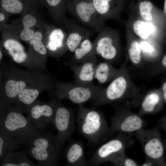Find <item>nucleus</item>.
Returning a JSON list of instances; mask_svg holds the SVG:
<instances>
[{"label": "nucleus", "mask_w": 166, "mask_h": 166, "mask_svg": "<svg viewBox=\"0 0 166 166\" xmlns=\"http://www.w3.org/2000/svg\"><path fill=\"white\" fill-rule=\"evenodd\" d=\"M146 124L138 113L132 112L127 107H120L111 118L110 135L117 132L132 135L143 128Z\"/></svg>", "instance_id": "obj_12"}, {"label": "nucleus", "mask_w": 166, "mask_h": 166, "mask_svg": "<svg viewBox=\"0 0 166 166\" xmlns=\"http://www.w3.org/2000/svg\"><path fill=\"white\" fill-rule=\"evenodd\" d=\"M25 151L9 153L0 163V166H34V164L28 157Z\"/></svg>", "instance_id": "obj_29"}, {"label": "nucleus", "mask_w": 166, "mask_h": 166, "mask_svg": "<svg viewBox=\"0 0 166 166\" xmlns=\"http://www.w3.org/2000/svg\"><path fill=\"white\" fill-rule=\"evenodd\" d=\"M2 56H3V54H2V51L0 50V61L2 60Z\"/></svg>", "instance_id": "obj_41"}, {"label": "nucleus", "mask_w": 166, "mask_h": 166, "mask_svg": "<svg viewBox=\"0 0 166 166\" xmlns=\"http://www.w3.org/2000/svg\"><path fill=\"white\" fill-rule=\"evenodd\" d=\"M93 5L97 12L104 21L114 19L118 21L121 20L126 0H92Z\"/></svg>", "instance_id": "obj_17"}, {"label": "nucleus", "mask_w": 166, "mask_h": 166, "mask_svg": "<svg viewBox=\"0 0 166 166\" xmlns=\"http://www.w3.org/2000/svg\"><path fill=\"white\" fill-rule=\"evenodd\" d=\"M138 113L141 116L156 113L162 109L164 106L160 88L149 91L142 96L140 102Z\"/></svg>", "instance_id": "obj_19"}, {"label": "nucleus", "mask_w": 166, "mask_h": 166, "mask_svg": "<svg viewBox=\"0 0 166 166\" xmlns=\"http://www.w3.org/2000/svg\"><path fill=\"white\" fill-rule=\"evenodd\" d=\"M3 47L15 62L31 69L28 56L23 46L20 42L14 39H8L4 41Z\"/></svg>", "instance_id": "obj_23"}, {"label": "nucleus", "mask_w": 166, "mask_h": 166, "mask_svg": "<svg viewBox=\"0 0 166 166\" xmlns=\"http://www.w3.org/2000/svg\"><path fill=\"white\" fill-rule=\"evenodd\" d=\"M1 64L0 113L6 110L19 93L45 70H24L11 63Z\"/></svg>", "instance_id": "obj_1"}, {"label": "nucleus", "mask_w": 166, "mask_h": 166, "mask_svg": "<svg viewBox=\"0 0 166 166\" xmlns=\"http://www.w3.org/2000/svg\"><path fill=\"white\" fill-rule=\"evenodd\" d=\"M22 22L24 28L20 34V38L23 41H29L32 38L34 33L30 28L36 24V20L32 15L27 14L23 17Z\"/></svg>", "instance_id": "obj_31"}, {"label": "nucleus", "mask_w": 166, "mask_h": 166, "mask_svg": "<svg viewBox=\"0 0 166 166\" xmlns=\"http://www.w3.org/2000/svg\"><path fill=\"white\" fill-rule=\"evenodd\" d=\"M73 53L71 65L79 64L95 55L93 42L89 38L84 39L76 48Z\"/></svg>", "instance_id": "obj_28"}, {"label": "nucleus", "mask_w": 166, "mask_h": 166, "mask_svg": "<svg viewBox=\"0 0 166 166\" xmlns=\"http://www.w3.org/2000/svg\"><path fill=\"white\" fill-rule=\"evenodd\" d=\"M142 166H157L155 163L152 160L146 158L145 161L141 165Z\"/></svg>", "instance_id": "obj_38"}, {"label": "nucleus", "mask_w": 166, "mask_h": 166, "mask_svg": "<svg viewBox=\"0 0 166 166\" xmlns=\"http://www.w3.org/2000/svg\"><path fill=\"white\" fill-rule=\"evenodd\" d=\"M55 78L45 70L21 91L13 101L11 105L23 113L34 103L43 91L53 89Z\"/></svg>", "instance_id": "obj_7"}, {"label": "nucleus", "mask_w": 166, "mask_h": 166, "mask_svg": "<svg viewBox=\"0 0 166 166\" xmlns=\"http://www.w3.org/2000/svg\"><path fill=\"white\" fill-rule=\"evenodd\" d=\"M163 12L166 23V0H164L163 10Z\"/></svg>", "instance_id": "obj_39"}, {"label": "nucleus", "mask_w": 166, "mask_h": 166, "mask_svg": "<svg viewBox=\"0 0 166 166\" xmlns=\"http://www.w3.org/2000/svg\"><path fill=\"white\" fill-rule=\"evenodd\" d=\"M133 134L141 144L146 158L152 160L157 166H165L166 147L157 128L148 129L142 128Z\"/></svg>", "instance_id": "obj_9"}, {"label": "nucleus", "mask_w": 166, "mask_h": 166, "mask_svg": "<svg viewBox=\"0 0 166 166\" xmlns=\"http://www.w3.org/2000/svg\"><path fill=\"white\" fill-rule=\"evenodd\" d=\"M25 145V151L37 161L38 166L58 165L63 147L56 136L42 131Z\"/></svg>", "instance_id": "obj_4"}, {"label": "nucleus", "mask_w": 166, "mask_h": 166, "mask_svg": "<svg viewBox=\"0 0 166 166\" xmlns=\"http://www.w3.org/2000/svg\"><path fill=\"white\" fill-rule=\"evenodd\" d=\"M97 63V57L94 55L79 64L71 65L70 68L74 74V82L83 85L93 84Z\"/></svg>", "instance_id": "obj_18"}, {"label": "nucleus", "mask_w": 166, "mask_h": 166, "mask_svg": "<svg viewBox=\"0 0 166 166\" xmlns=\"http://www.w3.org/2000/svg\"><path fill=\"white\" fill-rule=\"evenodd\" d=\"M126 32L139 39L156 42L163 45L166 38V28L156 23L128 16Z\"/></svg>", "instance_id": "obj_13"}, {"label": "nucleus", "mask_w": 166, "mask_h": 166, "mask_svg": "<svg viewBox=\"0 0 166 166\" xmlns=\"http://www.w3.org/2000/svg\"><path fill=\"white\" fill-rule=\"evenodd\" d=\"M140 43L144 61L154 64L160 59L164 53L163 45L160 43L140 39Z\"/></svg>", "instance_id": "obj_25"}, {"label": "nucleus", "mask_w": 166, "mask_h": 166, "mask_svg": "<svg viewBox=\"0 0 166 166\" xmlns=\"http://www.w3.org/2000/svg\"><path fill=\"white\" fill-rule=\"evenodd\" d=\"M19 140L0 127V161L1 162L9 153L21 147Z\"/></svg>", "instance_id": "obj_27"}, {"label": "nucleus", "mask_w": 166, "mask_h": 166, "mask_svg": "<svg viewBox=\"0 0 166 166\" xmlns=\"http://www.w3.org/2000/svg\"><path fill=\"white\" fill-rule=\"evenodd\" d=\"M42 34L40 32L36 31L34 33L32 38L29 41L36 53L41 56H45L47 51L46 48L42 41Z\"/></svg>", "instance_id": "obj_33"}, {"label": "nucleus", "mask_w": 166, "mask_h": 166, "mask_svg": "<svg viewBox=\"0 0 166 166\" xmlns=\"http://www.w3.org/2000/svg\"><path fill=\"white\" fill-rule=\"evenodd\" d=\"M66 3V9L84 26L98 33L105 26L92 0H69Z\"/></svg>", "instance_id": "obj_10"}, {"label": "nucleus", "mask_w": 166, "mask_h": 166, "mask_svg": "<svg viewBox=\"0 0 166 166\" xmlns=\"http://www.w3.org/2000/svg\"><path fill=\"white\" fill-rule=\"evenodd\" d=\"M121 69L114 67L111 63L104 61L97 63L94 77L100 83L105 84L111 82L118 74Z\"/></svg>", "instance_id": "obj_26"}, {"label": "nucleus", "mask_w": 166, "mask_h": 166, "mask_svg": "<svg viewBox=\"0 0 166 166\" xmlns=\"http://www.w3.org/2000/svg\"><path fill=\"white\" fill-rule=\"evenodd\" d=\"M36 0H1L2 8L8 12L17 14L25 9L34 7Z\"/></svg>", "instance_id": "obj_30"}, {"label": "nucleus", "mask_w": 166, "mask_h": 166, "mask_svg": "<svg viewBox=\"0 0 166 166\" xmlns=\"http://www.w3.org/2000/svg\"><path fill=\"white\" fill-rule=\"evenodd\" d=\"M77 122L79 133L91 144H99L111 136L109 127L100 111L80 105Z\"/></svg>", "instance_id": "obj_3"}, {"label": "nucleus", "mask_w": 166, "mask_h": 166, "mask_svg": "<svg viewBox=\"0 0 166 166\" xmlns=\"http://www.w3.org/2000/svg\"><path fill=\"white\" fill-rule=\"evenodd\" d=\"M65 0V2H66L67 1H68V0Z\"/></svg>", "instance_id": "obj_42"}, {"label": "nucleus", "mask_w": 166, "mask_h": 166, "mask_svg": "<svg viewBox=\"0 0 166 166\" xmlns=\"http://www.w3.org/2000/svg\"><path fill=\"white\" fill-rule=\"evenodd\" d=\"M127 58L136 67H140L144 61L140 48V39L133 35L126 32Z\"/></svg>", "instance_id": "obj_24"}, {"label": "nucleus", "mask_w": 166, "mask_h": 166, "mask_svg": "<svg viewBox=\"0 0 166 166\" xmlns=\"http://www.w3.org/2000/svg\"><path fill=\"white\" fill-rule=\"evenodd\" d=\"M54 111V100L51 99L49 102L35 101L27 108L25 113L28 120L42 130L48 124L52 123Z\"/></svg>", "instance_id": "obj_16"}, {"label": "nucleus", "mask_w": 166, "mask_h": 166, "mask_svg": "<svg viewBox=\"0 0 166 166\" xmlns=\"http://www.w3.org/2000/svg\"><path fill=\"white\" fill-rule=\"evenodd\" d=\"M165 166H166V162Z\"/></svg>", "instance_id": "obj_43"}, {"label": "nucleus", "mask_w": 166, "mask_h": 166, "mask_svg": "<svg viewBox=\"0 0 166 166\" xmlns=\"http://www.w3.org/2000/svg\"><path fill=\"white\" fill-rule=\"evenodd\" d=\"M160 88L164 102L166 104V77L163 80Z\"/></svg>", "instance_id": "obj_36"}, {"label": "nucleus", "mask_w": 166, "mask_h": 166, "mask_svg": "<svg viewBox=\"0 0 166 166\" xmlns=\"http://www.w3.org/2000/svg\"><path fill=\"white\" fill-rule=\"evenodd\" d=\"M65 21L69 31L66 46L68 50L73 53L81 42L86 38H89L93 33L91 30L81 26L75 21Z\"/></svg>", "instance_id": "obj_20"}, {"label": "nucleus", "mask_w": 166, "mask_h": 166, "mask_svg": "<svg viewBox=\"0 0 166 166\" xmlns=\"http://www.w3.org/2000/svg\"><path fill=\"white\" fill-rule=\"evenodd\" d=\"M128 16L159 24L166 28L163 11L149 0H138L130 3Z\"/></svg>", "instance_id": "obj_15"}, {"label": "nucleus", "mask_w": 166, "mask_h": 166, "mask_svg": "<svg viewBox=\"0 0 166 166\" xmlns=\"http://www.w3.org/2000/svg\"><path fill=\"white\" fill-rule=\"evenodd\" d=\"M126 61L118 74L93 100L94 107L127 99H131L134 104L140 103L142 97L140 90L132 81L127 68V58Z\"/></svg>", "instance_id": "obj_2"}, {"label": "nucleus", "mask_w": 166, "mask_h": 166, "mask_svg": "<svg viewBox=\"0 0 166 166\" xmlns=\"http://www.w3.org/2000/svg\"><path fill=\"white\" fill-rule=\"evenodd\" d=\"M54 100V111L52 124L57 132L56 136L63 147L75 131V118L73 109L63 105L61 101Z\"/></svg>", "instance_id": "obj_14"}, {"label": "nucleus", "mask_w": 166, "mask_h": 166, "mask_svg": "<svg viewBox=\"0 0 166 166\" xmlns=\"http://www.w3.org/2000/svg\"><path fill=\"white\" fill-rule=\"evenodd\" d=\"M93 42L96 55L111 63L119 57L122 50L119 31L105 26Z\"/></svg>", "instance_id": "obj_8"}, {"label": "nucleus", "mask_w": 166, "mask_h": 166, "mask_svg": "<svg viewBox=\"0 0 166 166\" xmlns=\"http://www.w3.org/2000/svg\"><path fill=\"white\" fill-rule=\"evenodd\" d=\"M67 36L61 29L54 28L49 36L47 48L55 56L61 55L68 50L66 44Z\"/></svg>", "instance_id": "obj_22"}, {"label": "nucleus", "mask_w": 166, "mask_h": 166, "mask_svg": "<svg viewBox=\"0 0 166 166\" xmlns=\"http://www.w3.org/2000/svg\"><path fill=\"white\" fill-rule=\"evenodd\" d=\"M58 19H64L66 3L65 0H42Z\"/></svg>", "instance_id": "obj_32"}, {"label": "nucleus", "mask_w": 166, "mask_h": 166, "mask_svg": "<svg viewBox=\"0 0 166 166\" xmlns=\"http://www.w3.org/2000/svg\"><path fill=\"white\" fill-rule=\"evenodd\" d=\"M158 126L164 130L166 133V114L160 120Z\"/></svg>", "instance_id": "obj_37"}, {"label": "nucleus", "mask_w": 166, "mask_h": 166, "mask_svg": "<svg viewBox=\"0 0 166 166\" xmlns=\"http://www.w3.org/2000/svg\"><path fill=\"white\" fill-rule=\"evenodd\" d=\"M131 135L119 132L115 138L104 143L96 150L92 156L87 159L88 164L97 165L110 162L132 144L133 140Z\"/></svg>", "instance_id": "obj_11"}, {"label": "nucleus", "mask_w": 166, "mask_h": 166, "mask_svg": "<svg viewBox=\"0 0 166 166\" xmlns=\"http://www.w3.org/2000/svg\"><path fill=\"white\" fill-rule=\"evenodd\" d=\"M69 140V144L64 150L66 165H87V160L85 157L83 143L80 141L73 140L71 138Z\"/></svg>", "instance_id": "obj_21"}, {"label": "nucleus", "mask_w": 166, "mask_h": 166, "mask_svg": "<svg viewBox=\"0 0 166 166\" xmlns=\"http://www.w3.org/2000/svg\"><path fill=\"white\" fill-rule=\"evenodd\" d=\"M153 64L152 71L153 75L166 72V52H164L160 59Z\"/></svg>", "instance_id": "obj_35"}, {"label": "nucleus", "mask_w": 166, "mask_h": 166, "mask_svg": "<svg viewBox=\"0 0 166 166\" xmlns=\"http://www.w3.org/2000/svg\"><path fill=\"white\" fill-rule=\"evenodd\" d=\"M0 127L11 136L26 144L42 130L37 128L23 114L11 105L0 113Z\"/></svg>", "instance_id": "obj_5"}, {"label": "nucleus", "mask_w": 166, "mask_h": 166, "mask_svg": "<svg viewBox=\"0 0 166 166\" xmlns=\"http://www.w3.org/2000/svg\"><path fill=\"white\" fill-rule=\"evenodd\" d=\"M103 88L93 84L81 85L74 81L64 82L55 79L54 88L48 91L51 99L61 101L67 99L80 105L95 99Z\"/></svg>", "instance_id": "obj_6"}, {"label": "nucleus", "mask_w": 166, "mask_h": 166, "mask_svg": "<svg viewBox=\"0 0 166 166\" xmlns=\"http://www.w3.org/2000/svg\"><path fill=\"white\" fill-rule=\"evenodd\" d=\"M115 166H140L135 160L128 157L124 151L114 158L110 162Z\"/></svg>", "instance_id": "obj_34"}, {"label": "nucleus", "mask_w": 166, "mask_h": 166, "mask_svg": "<svg viewBox=\"0 0 166 166\" xmlns=\"http://www.w3.org/2000/svg\"><path fill=\"white\" fill-rule=\"evenodd\" d=\"M5 17L3 13L1 12L0 13V21L1 22L3 21L5 19Z\"/></svg>", "instance_id": "obj_40"}]
</instances>
